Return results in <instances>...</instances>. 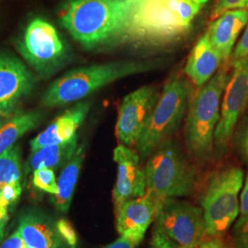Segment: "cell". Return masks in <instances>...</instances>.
I'll use <instances>...</instances> for the list:
<instances>
[{
    "mask_svg": "<svg viewBox=\"0 0 248 248\" xmlns=\"http://www.w3.org/2000/svg\"><path fill=\"white\" fill-rule=\"evenodd\" d=\"M131 13L129 0H68L60 20L80 45L96 49L125 37Z\"/></svg>",
    "mask_w": 248,
    "mask_h": 248,
    "instance_id": "cell-1",
    "label": "cell"
},
{
    "mask_svg": "<svg viewBox=\"0 0 248 248\" xmlns=\"http://www.w3.org/2000/svg\"><path fill=\"white\" fill-rule=\"evenodd\" d=\"M202 9L190 0H145L133 9L125 37L164 42L184 34Z\"/></svg>",
    "mask_w": 248,
    "mask_h": 248,
    "instance_id": "cell-2",
    "label": "cell"
},
{
    "mask_svg": "<svg viewBox=\"0 0 248 248\" xmlns=\"http://www.w3.org/2000/svg\"><path fill=\"white\" fill-rule=\"evenodd\" d=\"M154 65L148 61H124L74 69L53 82L42 98V104L49 108L67 105L117 80L150 71Z\"/></svg>",
    "mask_w": 248,
    "mask_h": 248,
    "instance_id": "cell-3",
    "label": "cell"
},
{
    "mask_svg": "<svg viewBox=\"0 0 248 248\" xmlns=\"http://www.w3.org/2000/svg\"><path fill=\"white\" fill-rule=\"evenodd\" d=\"M229 78L227 72H218L201 88L189 105L185 140L189 154L197 159H208L212 155L221 98Z\"/></svg>",
    "mask_w": 248,
    "mask_h": 248,
    "instance_id": "cell-4",
    "label": "cell"
},
{
    "mask_svg": "<svg viewBox=\"0 0 248 248\" xmlns=\"http://www.w3.org/2000/svg\"><path fill=\"white\" fill-rule=\"evenodd\" d=\"M144 172L146 192L159 200L188 195L195 186V170L169 139L153 152Z\"/></svg>",
    "mask_w": 248,
    "mask_h": 248,
    "instance_id": "cell-5",
    "label": "cell"
},
{
    "mask_svg": "<svg viewBox=\"0 0 248 248\" xmlns=\"http://www.w3.org/2000/svg\"><path fill=\"white\" fill-rule=\"evenodd\" d=\"M243 181L244 172L235 167L220 170L210 177L201 200L207 236L221 237L235 221Z\"/></svg>",
    "mask_w": 248,
    "mask_h": 248,
    "instance_id": "cell-6",
    "label": "cell"
},
{
    "mask_svg": "<svg viewBox=\"0 0 248 248\" xmlns=\"http://www.w3.org/2000/svg\"><path fill=\"white\" fill-rule=\"evenodd\" d=\"M187 99L188 87L185 80L176 77L167 82L136 144L142 158L149 157L177 131L184 117Z\"/></svg>",
    "mask_w": 248,
    "mask_h": 248,
    "instance_id": "cell-7",
    "label": "cell"
},
{
    "mask_svg": "<svg viewBox=\"0 0 248 248\" xmlns=\"http://www.w3.org/2000/svg\"><path fill=\"white\" fill-rule=\"evenodd\" d=\"M153 233L181 248H197L207 237L203 211L175 198L159 200Z\"/></svg>",
    "mask_w": 248,
    "mask_h": 248,
    "instance_id": "cell-8",
    "label": "cell"
},
{
    "mask_svg": "<svg viewBox=\"0 0 248 248\" xmlns=\"http://www.w3.org/2000/svg\"><path fill=\"white\" fill-rule=\"evenodd\" d=\"M18 51L41 75H50L62 64L65 47L56 29L42 18H35L27 27Z\"/></svg>",
    "mask_w": 248,
    "mask_h": 248,
    "instance_id": "cell-9",
    "label": "cell"
},
{
    "mask_svg": "<svg viewBox=\"0 0 248 248\" xmlns=\"http://www.w3.org/2000/svg\"><path fill=\"white\" fill-rule=\"evenodd\" d=\"M248 104V57L233 61V69L223 92L220 120L214 133V148L222 155L235 124Z\"/></svg>",
    "mask_w": 248,
    "mask_h": 248,
    "instance_id": "cell-10",
    "label": "cell"
},
{
    "mask_svg": "<svg viewBox=\"0 0 248 248\" xmlns=\"http://www.w3.org/2000/svg\"><path fill=\"white\" fill-rule=\"evenodd\" d=\"M159 96L155 87L144 86L124 98L116 124V135L122 144H137Z\"/></svg>",
    "mask_w": 248,
    "mask_h": 248,
    "instance_id": "cell-11",
    "label": "cell"
},
{
    "mask_svg": "<svg viewBox=\"0 0 248 248\" xmlns=\"http://www.w3.org/2000/svg\"><path fill=\"white\" fill-rule=\"evenodd\" d=\"M117 164V179L112 191L114 209L117 212L126 202L146 192L145 172L140 167V156L129 146L120 144L113 152Z\"/></svg>",
    "mask_w": 248,
    "mask_h": 248,
    "instance_id": "cell-12",
    "label": "cell"
},
{
    "mask_svg": "<svg viewBox=\"0 0 248 248\" xmlns=\"http://www.w3.org/2000/svg\"><path fill=\"white\" fill-rule=\"evenodd\" d=\"M34 78L15 57L0 54V119L11 115L32 90Z\"/></svg>",
    "mask_w": 248,
    "mask_h": 248,
    "instance_id": "cell-13",
    "label": "cell"
},
{
    "mask_svg": "<svg viewBox=\"0 0 248 248\" xmlns=\"http://www.w3.org/2000/svg\"><path fill=\"white\" fill-rule=\"evenodd\" d=\"M18 229L27 248H71L60 234L57 222L43 212H25L19 218Z\"/></svg>",
    "mask_w": 248,
    "mask_h": 248,
    "instance_id": "cell-14",
    "label": "cell"
},
{
    "mask_svg": "<svg viewBox=\"0 0 248 248\" xmlns=\"http://www.w3.org/2000/svg\"><path fill=\"white\" fill-rule=\"evenodd\" d=\"M89 102H80L56 118L43 133L31 141V152L47 145L66 142L76 136L78 129L89 113Z\"/></svg>",
    "mask_w": 248,
    "mask_h": 248,
    "instance_id": "cell-15",
    "label": "cell"
},
{
    "mask_svg": "<svg viewBox=\"0 0 248 248\" xmlns=\"http://www.w3.org/2000/svg\"><path fill=\"white\" fill-rule=\"evenodd\" d=\"M159 199L150 193L134 198L115 212L116 229L122 235L129 231L146 232L151 223L155 221Z\"/></svg>",
    "mask_w": 248,
    "mask_h": 248,
    "instance_id": "cell-16",
    "label": "cell"
},
{
    "mask_svg": "<svg viewBox=\"0 0 248 248\" xmlns=\"http://www.w3.org/2000/svg\"><path fill=\"white\" fill-rule=\"evenodd\" d=\"M248 22V9H234L224 12L211 24L207 32L223 61L229 59L235 41Z\"/></svg>",
    "mask_w": 248,
    "mask_h": 248,
    "instance_id": "cell-17",
    "label": "cell"
},
{
    "mask_svg": "<svg viewBox=\"0 0 248 248\" xmlns=\"http://www.w3.org/2000/svg\"><path fill=\"white\" fill-rule=\"evenodd\" d=\"M222 61V54L214 47L206 32L189 54L185 73L198 88H202L213 78Z\"/></svg>",
    "mask_w": 248,
    "mask_h": 248,
    "instance_id": "cell-18",
    "label": "cell"
},
{
    "mask_svg": "<svg viewBox=\"0 0 248 248\" xmlns=\"http://www.w3.org/2000/svg\"><path fill=\"white\" fill-rule=\"evenodd\" d=\"M78 134L66 142L47 145L31 152L25 165V176L36 169H57L65 166L78 149Z\"/></svg>",
    "mask_w": 248,
    "mask_h": 248,
    "instance_id": "cell-19",
    "label": "cell"
},
{
    "mask_svg": "<svg viewBox=\"0 0 248 248\" xmlns=\"http://www.w3.org/2000/svg\"><path fill=\"white\" fill-rule=\"evenodd\" d=\"M84 158L85 144L83 143L78 145L71 159L62 169L58 180V193L54 195L55 207L61 213H66L69 211Z\"/></svg>",
    "mask_w": 248,
    "mask_h": 248,
    "instance_id": "cell-20",
    "label": "cell"
},
{
    "mask_svg": "<svg viewBox=\"0 0 248 248\" xmlns=\"http://www.w3.org/2000/svg\"><path fill=\"white\" fill-rule=\"evenodd\" d=\"M41 114L30 111L14 116L0 128V155L10 148L25 133L33 130L41 122Z\"/></svg>",
    "mask_w": 248,
    "mask_h": 248,
    "instance_id": "cell-21",
    "label": "cell"
},
{
    "mask_svg": "<svg viewBox=\"0 0 248 248\" xmlns=\"http://www.w3.org/2000/svg\"><path fill=\"white\" fill-rule=\"evenodd\" d=\"M20 147L12 145L0 155V186L20 182Z\"/></svg>",
    "mask_w": 248,
    "mask_h": 248,
    "instance_id": "cell-22",
    "label": "cell"
},
{
    "mask_svg": "<svg viewBox=\"0 0 248 248\" xmlns=\"http://www.w3.org/2000/svg\"><path fill=\"white\" fill-rule=\"evenodd\" d=\"M32 184L36 188L50 194L56 195L58 193V183L56 182L53 169L43 168L34 170Z\"/></svg>",
    "mask_w": 248,
    "mask_h": 248,
    "instance_id": "cell-23",
    "label": "cell"
},
{
    "mask_svg": "<svg viewBox=\"0 0 248 248\" xmlns=\"http://www.w3.org/2000/svg\"><path fill=\"white\" fill-rule=\"evenodd\" d=\"M22 192L20 182L0 186V201L8 209H13Z\"/></svg>",
    "mask_w": 248,
    "mask_h": 248,
    "instance_id": "cell-24",
    "label": "cell"
},
{
    "mask_svg": "<svg viewBox=\"0 0 248 248\" xmlns=\"http://www.w3.org/2000/svg\"><path fill=\"white\" fill-rule=\"evenodd\" d=\"M144 234L141 231H129L104 248H138Z\"/></svg>",
    "mask_w": 248,
    "mask_h": 248,
    "instance_id": "cell-25",
    "label": "cell"
},
{
    "mask_svg": "<svg viewBox=\"0 0 248 248\" xmlns=\"http://www.w3.org/2000/svg\"><path fill=\"white\" fill-rule=\"evenodd\" d=\"M235 248H248V215L241 216L232 232Z\"/></svg>",
    "mask_w": 248,
    "mask_h": 248,
    "instance_id": "cell-26",
    "label": "cell"
},
{
    "mask_svg": "<svg viewBox=\"0 0 248 248\" xmlns=\"http://www.w3.org/2000/svg\"><path fill=\"white\" fill-rule=\"evenodd\" d=\"M234 9H248V0H217L212 12V18L215 19L224 12Z\"/></svg>",
    "mask_w": 248,
    "mask_h": 248,
    "instance_id": "cell-27",
    "label": "cell"
},
{
    "mask_svg": "<svg viewBox=\"0 0 248 248\" xmlns=\"http://www.w3.org/2000/svg\"><path fill=\"white\" fill-rule=\"evenodd\" d=\"M57 228L68 246L71 248H76L78 244V236L71 223L64 219H61L57 221Z\"/></svg>",
    "mask_w": 248,
    "mask_h": 248,
    "instance_id": "cell-28",
    "label": "cell"
},
{
    "mask_svg": "<svg viewBox=\"0 0 248 248\" xmlns=\"http://www.w3.org/2000/svg\"><path fill=\"white\" fill-rule=\"evenodd\" d=\"M247 57H248V22L244 35L242 36L238 45H236L234 52L232 53L233 61Z\"/></svg>",
    "mask_w": 248,
    "mask_h": 248,
    "instance_id": "cell-29",
    "label": "cell"
},
{
    "mask_svg": "<svg viewBox=\"0 0 248 248\" xmlns=\"http://www.w3.org/2000/svg\"><path fill=\"white\" fill-rule=\"evenodd\" d=\"M237 146L242 158L248 164V121L238 135Z\"/></svg>",
    "mask_w": 248,
    "mask_h": 248,
    "instance_id": "cell-30",
    "label": "cell"
},
{
    "mask_svg": "<svg viewBox=\"0 0 248 248\" xmlns=\"http://www.w3.org/2000/svg\"><path fill=\"white\" fill-rule=\"evenodd\" d=\"M25 247L26 245L24 243L21 232L18 228L8 239L2 243L0 248H25Z\"/></svg>",
    "mask_w": 248,
    "mask_h": 248,
    "instance_id": "cell-31",
    "label": "cell"
},
{
    "mask_svg": "<svg viewBox=\"0 0 248 248\" xmlns=\"http://www.w3.org/2000/svg\"><path fill=\"white\" fill-rule=\"evenodd\" d=\"M195 248H229L226 244L222 241L220 236L211 237L207 236L205 239Z\"/></svg>",
    "mask_w": 248,
    "mask_h": 248,
    "instance_id": "cell-32",
    "label": "cell"
},
{
    "mask_svg": "<svg viewBox=\"0 0 248 248\" xmlns=\"http://www.w3.org/2000/svg\"><path fill=\"white\" fill-rule=\"evenodd\" d=\"M152 248H181L173 242L164 238L163 236L153 233Z\"/></svg>",
    "mask_w": 248,
    "mask_h": 248,
    "instance_id": "cell-33",
    "label": "cell"
},
{
    "mask_svg": "<svg viewBox=\"0 0 248 248\" xmlns=\"http://www.w3.org/2000/svg\"><path fill=\"white\" fill-rule=\"evenodd\" d=\"M240 214L241 216L248 215V173L246 177L245 186L240 198Z\"/></svg>",
    "mask_w": 248,
    "mask_h": 248,
    "instance_id": "cell-34",
    "label": "cell"
},
{
    "mask_svg": "<svg viewBox=\"0 0 248 248\" xmlns=\"http://www.w3.org/2000/svg\"><path fill=\"white\" fill-rule=\"evenodd\" d=\"M9 210L3 205L0 201V243L5 235V227L9 221Z\"/></svg>",
    "mask_w": 248,
    "mask_h": 248,
    "instance_id": "cell-35",
    "label": "cell"
},
{
    "mask_svg": "<svg viewBox=\"0 0 248 248\" xmlns=\"http://www.w3.org/2000/svg\"><path fill=\"white\" fill-rule=\"evenodd\" d=\"M130 1V3H131V6H132V11H133V9H135V8H137L140 4H142L143 1H145V0H129Z\"/></svg>",
    "mask_w": 248,
    "mask_h": 248,
    "instance_id": "cell-36",
    "label": "cell"
},
{
    "mask_svg": "<svg viewBox=\"0 0 248 248\" xmlns=\"http://www.w3.org/2000/svg\"><path fill=\"white\" fill-rule=\"evenodd\" d=\"M190 1H192V2H194L196 4H198V5H200V6H203L204 4H206L209 0H190Z\"/></svg>",
    "mask_w": 248,
    "mask_h": 248,
    "instance_id": "cell-37",
    "label": "cell"
},
{
    "mask_svg": "<svg viewBox=\"0 0 248 248\" xmlns=\"http://www.w3.org/2000/svg\"><path fill=\"white\" fill-rule=\"evenodd\" d=\"M4 123H3V122H2V120H1V119H0V128H1V127H2V126H3V125H4Z\"/></svg>",
    "mask_w": 248,
    "mask_h": 248,
    "instance_id": "cell-38",
    "label": "cell"
},
{
    "mask_svg": "<svg viewBox=\"0 0 248 248\" xmlns=\"http://www.w3.org/2000/svg\"><path fill=\"white\" fill-rule=\"evenodd\" d=\"M25 248H27V247H25Z\"/></svg>",
    "mask_w": 248,
    "mask_h": 248,
    "instance_id": "cell-39",
    "label": "cell"
}]
</instances>
